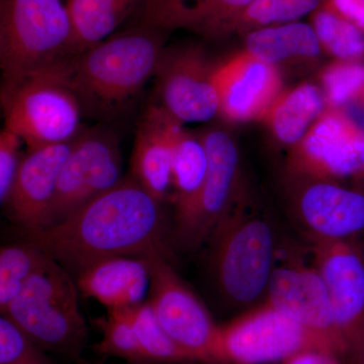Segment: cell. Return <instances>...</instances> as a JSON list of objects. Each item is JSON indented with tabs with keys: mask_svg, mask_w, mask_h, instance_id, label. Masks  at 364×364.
<instances>
[{
	"mask_svg": "<svg viewBox=\"0 0 364 364\" xmlns=\"http://www.w3.org/2000/svg\"><path fill=\"white\" fill-rule=\"evenodd\" d=\"M162 203L133 178H124L57 224L26 234L74 279L93 263L117 256L171 257Z\"/></svg>",
	"mask_w": 364,
	"mask_h": 364,
	"instance_id": "cell-1",
	"label": "cell"
},
{
	"mask_svg": "<svg viewBox=\"0 0 364 364\" xmlns=\"http://www.w3.org/2000/svg\"><path fill=\"white\" fill-rule=\"evenodd\" d=\"M160 28L144 23L74 57L60 73L83 109L117 114L155 77L165 48Z\"/></svg>",
	"mask_w": 364,
	"mask_h": 364,
	"instance_id": "cell-2",
	"label": "cell"
},
{
	"mask_svg": "<svg viewBox=\"0 0 364 364\" xmlns=\"http://www.w3.org/2000/svg\"><path fill=\"white\" fill-rule=\"evenodd\" d=\"M77 56L62 0L0 1V67L4 82L61 72Z\"/></svg>",
	"mask_w": 364,
	"mask_h": 364,
	"instance_id": "cell-3",
	"label": "cell"
},
{
	"mask_svg": "<svg viewBox=\"0 0 364 364\" xmlns=\"http://www.w3.org/2000/svg\"><path fill=\"white\" fill-rule=\"evenodd\" d=\"M210 241L215 282L224 298L237 306L255 305L267 299L279 256L277 235L245 193Z\"/></svg>",
	"mask_w": 364,
	"mask_h": 364,
	"instance_id": "cell-4",
	"label": "cell"
},
{
	"mask_svg": "<svg viewBox=\"0 0 364 364\" xmlns=\"http://www.w3.org/2000/svg\"><path fill=\"white\" fill-rule=\"evenodd\" d=\"M78 291L73 275L53 259L28 280L1 315L46 352L78 363L88 340Z\"/></svg>",
	"mask_w": 364,
	"mask_h": 364,
	"instance_id": "cell-5",
	"label": "cell"
},
{
	"mask_svg": "<svg viewBox=\"0 0 364 364\" xmlns=\"http://www.w3.org/2000/svg\"><path fill=\"white\" fill-rule=\"evenodd\" d=\"M6 126L28 150L71 142L81 129L82 104L60 72L4 82Z\"/></svg>",
	"mask_w": 364,
	"mask_h": 364,
	"instance_id": "cell-6",
	"label": "cell"
},
{
	"mask_svg": "<svg viewBox=\"0 0 364 364\" xmlns=\"http://www.w3.org/2000/svg\"><path fill=\"white\" fill-rule=\"evenodd\" d=\"M312 349L335 354L324 340L264 301L229 324L220 326L217 363H282Z\"/></svg>",
	"mask_w": 364,
	"mask_h": 364,
	"instance_id": "cell-7",
	"label": "cell"
},
{
	"mask_svg": "<svg viewBox=\"0 0 364 364\" xmlns=\"http://www.w3.org/2000/svg\"><path fill=\"white\" fill-rule=\"evenodd\" d=\"M150 273V305L163 329L196 363L218 364L220 326L172 267V259L158 251L143 256Z\"/></svg>",
	"mask_w": 364,
	"mask_h": 364,
	"instance_id": "cell-8",
	"label": "cell"
},
{
	"mask_svg": "<svg viewBox=\"0 0 364 364\" xmlns=\"http://www.w3.org/2000/svg\"><path fill=\"white\" fill-rule=\"evenodd\" d=\"M200 136L208 152L207 176L196 202L176 220V239L191 250L210 240L245 193L241 183L240 155L233 138L220 128L208 129Z\"/></svg>",
	"mask_w": 364,
	"mask_h": 364,
	"instance_id": "cell-9",
	"label": "cell"
},
{
	"mask_svg": "<svg viewBox=\"0 0 364 364\" xmlns=\"http://www.w3.org/2000/svg\"><path fill=\"white\" fill-rule=\"evenodd\" d=\"M123 181V158L117 136L104 128L83 130L73 141L62 167L46 228L65 219Z\"/></svg>",
	"mask_w": 364,
	"mask_h": 364,
	"instance_id": "cell-10",
	"label": "cell"
},
{
	"mask_svg": "<svg viewBox=\"0 0 364 364\" xmlns=\"http://www.w3.org/2000/svg\"><path fill=\"white\" fill-rule=\"evenodd\" d=\"M313 255L329 291L345 364H364L363 238L313 244Z\"/></svg>",
	"mask_w": 364,
	"mask_h": 364,
	"instance_id": "cell-11",
	"label": "cell"
},
{
	"mask_svg": "<svg viewBox=\"0 0 364 364\" xmlns=\"http://www.w3.org/2000/svg\"><path fill=\"white\" fill-rule=\"evenodd\" d=\"M291 176L364 183V131L342 109L323 112L289 158Z\"/></svg>",
	"mask_w": 364,
	"mask_h": 364,
	"instance_id": "cell-12",
	"label": "cell"
},
{
	"mask_svg": "<svg viewBox=\"0 0 364 364\" xmlns=\"http://www.w3.org/2000/svg\"><path fill=\"white\" fill-rule=\"evenodd\" d=\"M324 340L345 364L329 291L315 265H308L296 254H286L273 269L265 301Z\"/></svg>",
	"mask_w": 364,
	"mask_h": 364,
	"instance_id": "cell-13",
	"label": "cell"
},
{
	"mask_svg": "<svg viewBox=\"0 0 364 364\" xmlns=\"http://www.w3.org/2000/svg\"><path fill=\"white\" fill-rule=\"evenodd\" d=\"M291 208L312 244L364 237V188L293 176Z\"/></svg>",
	"mask_w": 364,
	"mask_h": 364,
	"instance_id": "cell-14",
	"label": "cell"
},
{
	"mask_svg": "<svg viewBox=\"0 0 364 364\" xmlns=\"http://www.w3.org/2000/svg\"><path fill=\"white\" fill-rule=\"evenodd\" d=\"M215 68L198 47L164 50L155 74L158 105L181 124L219 116Z\"/></svg>",
	"mask_w": 364,
	"mask_h": 364,
	"instance_id": "cell-15",
	"label": "cell"
},
{
	"mask_svg": "<svg viewBox=\"0 0 364 364\" xmlns=\"http://www.w3.org/2000/svg\"><path fill=\"white\" fill-rule=\"evenodd\" d=\"M219 116L231 123L264 119L282 95L277 67L243 51L215 68Z\"/></svg>",
	"mask_w": 364,
	"mask_h": 364,
	"instance_id": "cell-16",
	"label": "cell"
},
{
	"mask_svg": "<svg viewBox=\"0 0 364 364\" xmlns=\"http://www.w3.org/2000/svg\"><path fill=\"white\" fill-rule=\"evenodd\" d=\"M73 141L28 150L23 157L6 205L26 234L47 226L60 173Z\"/></svg>",
	"mask_w": 364,
	"mask_h": 364,
	"instance_id": "cell-17",
	"label": "cell"
},
{
	"mask_svg": "<svg viewBox=\"0 0 364 364\" xmlns=\"http://www.w3.org/2000/svg\"><path fill=\"white\" fill-rule=\"evenodd\" d=\"M173 121L159 105H151L139 124L132 153L131 177L161 203L172 188Z\"/></svg>",
	"mask_w": 364,
	"mask_h": 364,
	"instance_id": "cell-18",
	"label": "cell"
},
{
	"mask_svg": "<svg viewBox=\"0 0 364 364\" xmlns=\"http://www.w3.org/2000/svg\"><path fill=\"white\" fill-rule=\"evenodd\" d=\"M79 291L109 310H130L143 304L150 286L147 261L143 257L117 256L93 263L76 277Z\"/></svg>",
	"mask_w": 364,
	"mask_h": 364,
	"instance_id": "cell-19",
	"label": "cell"
},
{
	"mask_svg": "<svg viewBox=\"0 0 364 364\" xmlns=\"http://www.w3.org/2000/svg\"><path fill=\"white\" fill-rule=\"evenodd\" d=\"M208 158L200 135L196 136L174 119L172 124V188L176 220L196 202L207 176Z\"/></svg>",
	"mask_w": 364,
	"mask_h": 364,
	"instance_id": "cell-20",
	"label": "cell"
},
{
	"mask_svg": "<svg viewBox=\"0 0 364 364\" xmlns=\"http://www.w3.org/2000/svg\"><path fill=\"white\" fill-rule=\"evenodd\" d=\"M325 102L317 86L303 83L282 92L264 119L279 143L294 148L325 112Z\"/></svg>",
	"mask_w": 364,
	"mask_h": 364,
	"instance_id": "cell-21",
	"label": "cell"
},
{
	"mask_svg": "<svg viewBox=\"0 0 364 364\" xmlns=\"http://www.w3.org/2000/svg\"><path fill=\"white\" fill-rule=\"evenodd\" d=\"M321 49L322 46L313 26L301 21L246 33L245 52L273 66L289 60L317 58Z\"/></svg>",
	"mask_w": 364,
	"mask_h": 364,
	"instance_id": "cell-22",
	"label": "cell"
},
{
	"mask_svg": "<svg viewBox=\"0 0 364 364\" xmlns=\"http://www.w3.org/2000/svg\"><path fill=\"white\" fill-rule=\"evenodd\" d=\"M139 0H67L76 54L86 51L112 33L128 18ZM142 1V0H141Z\"/></svg>",
	"mask_w": 364,
	"mask_h": 364,
	"instance_id": "cell-23",
	"label": "cell"
},
{
	"mask_svg": "<svg viewBox=\"0 0 364 364\" xmlns=\"http://www.w3.org/2000/svg\"><path fill=\"white\" fill-rule=\"evenodd\" d=\"M53 260L35 244L7 245L0 250V311L4 313L36 273Z\"/></svg>",
	"mask_w": 364,
	"mask_h": 364,
	"instance_id": "cell-24",
	"label": "cell"
},
{
	"mask_svg": "<svg viewBox=\"0 0 364 364\" xmlns=\"http://www.w3.org/2000/svg\"><path fill=\"white\" fill-rule=\"evenodd\" d=\"M130 314L139 344L150 364L198 363L163 329L149 301L131 309Z\"/></svg>",
	"mask_w": 364,
	"mask_h": 364,
	"instance_id": "cell-25",
	"label": "cell"
},
{
	"mask_svg": "<svg viewBox=\"0 0 364 364\" xmlns=\"http://www.w3.org/2000/svg\"><path fill=\"white\" fill-rule=\"evenodd\" d=\"M314 30L322 48L340 61H363L364 33L327 9L313 14Z\"/></svg>",
	"mask_w": 364,
	"mask_h": 364,
	"instance_id": "cell-26",
	"label": "cell"
},
{
	"mask_svg": "<svg viewBox=\"0 0 364 364\" xmlns=\"http://www.w3.org/2000/svg\"><path fill=\"white\" fill-rule=\"evenodd\" d=\"M321 0H255L230 26L229 33H249L267 26L299 21L315 13Z\"/></svg>",
	"mask_w": 364,
	"mask_h": 364,
	"instance_id": "cell-27",
	"label": "cell"
},
{
	"mask_svg": "<svg viewBox=\"0 0 364 364\" xmlns=\"http://www.w3.org/2000/svg\"><path fill=\"white\" fill-rule=\"evenodd\" d=\"M255 0H195L181 14L176 28H188L207 37L229 33L235 18Z\"/></svg>",
	"mask_w": 364,
	"mask_h": 364,
	"instance_id": "cell-28",
	"label": "cell"
},
{
	"mask_svg": "<svg viewBox=\"0 0 364 364\" xmlns=\"http://www.w3.org/2000/svg\"><path fill=\"white\" fill-rule=\"evenodd\" d=\"M130 311L109 310L107 317L98 320L102 337L93 350L100 355L124 359L129 364H150L136 338Z\"/></svg>",
	"mask_w": 364,
	"mask_h": 364,
	"instance_id": "cell-29",
	"label": "cell"
},
{
	"mask_svg": "<svg viewBox=\"0 0 364 364\" xmlns=\"http://www.w3.org/2000/svg\"><path fill=\"white\" fill-rule=\"evenodd\" d=\"M326 102L330 109H343L364 95V62L338 61L321 74Z\"/></svg>",
	"mask_w": 364,
	"mask_h": 364,
	"instance_id": "cell-30",
	"label": "cell"
},
{
	"mask_svg": "<svg viewBox=\"0 0 364 364\" xmlns=\"http://www.w3.org/2000/svg\"><path fill=\"white\" fill-rule=\"evenodd\" d=\"M42 347L6 316L0 317V364H53Z\"/></svg>",
	"mask_w": 364,
	"mask_h": 364,
	"instance_id": "cell-31",
	"label": "cell"
},
{
	"mask_svg": "<svg viewBox=\"0 0 364 364\" xmlns=\"http://www.w3.org/2000/svg\"><path fill=\"white\" fill-rule=\"evenodd\" d=\"M23 140L4 128L0 134V200L6 205L7 198L25 155H21Z\"/></svg>",
	"mask_w": 364,
	"mask_h": 364,
	"instance_id": "cell-32",
	"label": "cell"
},
{
	"mask_svg": "<svg viewBox=\"0 0 364 364\" xmlns=\"http://www.w3.org/2000/svg\"><path fill=\"white\" fill-rule=\"evenodd\" d=\"M195 0H142L143 21L160 30L176 28L177 21Z\"/></svg>",
	"mask_w": 364,
	"mask_h": 364,
	"instance_id": "cell-33",
	"label": "cell"
},
{
	"mask_svg": "<svg viewBox=\"0 0 364 364\" xmlns=\"http://www.w3.org/2000/svg\"><path fill=\"white\" fill-rule=\"evenodd\" d=\"M324 7L351 21L364 33V0H325Z\"/></svg>",
	"mask_w": 364,
	"mask_h": 364,
	"instance_id": "cell-34",
	"label": "cell"
},
{
	"mask_svg": "<svg viewBox=\"0 0 364 364\" xmlns=\"http://www.w3.org/2000/svg\"><path fill=\"white\" fill-rule=\"evenodd\" d=\"M282 364H344L343 361L335 355L322 350H305L294 354L282 361Z\"/></svg>",
	"mask_w": 364,
	"mask_h": 364,
	"instance_id": "cell-35",
	"label": "cell"
},
{
	"mask_svg": "<svg viewBox=\"0 0 364 364\" xmlns=\"http://www.w3.org/2000/svg\"><path fill=\"white\" fill-rule=\"evenodd\" d=\"M78 364H90V363H85V361H83V360H79Z\"/></svg>",
	"mask_w": 364,
	"mask_h": 364,
	"instance_id": "cell-36",
	"label": "cell"
},
{
	"mask_svg": "<svg viewBox=\"0 0 364 364\" xmlns=\"http://www.w3.org/2000/svg\"><path fill=\"white\" fill-rule=\"evenodd\" d=\"M170 364H193V363H170Z\"/></svg>",
	"mask_w": 364,
	"mask_h": 364,
	"instance_id": "cell-37",
	"label": "cell"
},
{
	"mask_svg": "<svg viewBox=\"0 0 364 364\" xmlns=\"http://www.w3.org/2000/svg\"><path fill=\"white\" fill-rule=\"evenodd\" d=\"M360 100H363V102H364V95L363 98H360Z\"/></svg>",
	"mask_w": 364,
	"mask_h": 364,
	"instance_id": "cell-38",
	"label": "cell"
},
{
	"mask_svg": "<svg viewBox=\"0 0 364 364\" xmlns=\"http://www.w3.org/2000/svg\"><path fill=\"white\" fill-rule=\"evenodd\" d=\"M363 243H364V237H363Z\"/></svg>",
	"mask_w": 364,
	"mask_h": 364,
	"instance_id": "cell-39",
	"label": "cell"
}]
</instances>
